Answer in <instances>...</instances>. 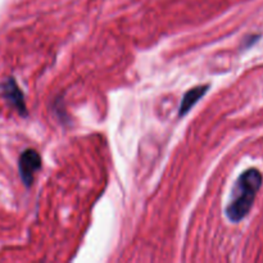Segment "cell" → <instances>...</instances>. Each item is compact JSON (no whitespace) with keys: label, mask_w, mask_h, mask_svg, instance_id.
I'll return each mask as SVG.
<instances>
[{"label":"cell","mask_w":263,"mask_h":263,"mask_svg":"<svg viewBox=\"0 0 263 263\" xmlns=\"http://www.w3.org/2000/svg\"><path fill=\"white\" fill-rule=\"evenodd\" d=\"M261 185L262 174L257 168L247 170L238 177L225 210L231 222H239L248 215Z\"/></svg>","instance_id":"obj_1"},{"label":"cell","mask_w":263,"mask_h":263,"mask_svg":"<svg viewBox=\"0 0 263 263\" xmlns=\"http://www.w3.org/2000/svg\"><path fill=\"white\" fill-rule=\"evenodd\" d=\"M20 175L23 184L26 186H31L33 181V176L41 168L40 154L33 149H27L20 157Z\"/></svg>","instance_id":"obj_2"},{"label":"cell","mask_w":263,"mask_h":263,"mask_svg":"<svg viewBox=\"0 0 263 263\" xmlns=\"http://www.w3.org/2000/svg\"><path fill=\"white\" fill-rule=\"evenodd\" d=\"M3 95L5 97V99L18 110L22 116L27 115L26 112V104H25V98H23L22 91L20 90L18 85L15 84V81L13 79L7 80L4 84L2 85Z\"/></svg>","instance_id":"obj_3"},{"label":"cell","mask_w":263,"mask_h":263,"mask_svg":"<svg viewBox=\"0 0 263 263\" xmlns=\"http://www.w3.org/2000/svg\"><path fill=\"white\" fill-rule=\"evenodd\" d=\"M210 86L208 85H202V86H195L192 87L189 91L185 92L184 98H182V102L181 105H180V109H179V115L180 117L184 115H186L190 109L193 108V105L197 104L199 102L200 98L208 91Z\"/></svg>","instance_id":"obj_4"}]
</instances>
